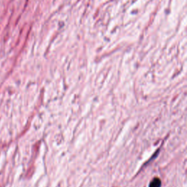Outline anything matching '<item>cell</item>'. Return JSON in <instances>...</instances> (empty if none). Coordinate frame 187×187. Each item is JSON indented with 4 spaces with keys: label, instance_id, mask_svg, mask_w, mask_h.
Segmentation results:
<instances>
[{
    "label": "cell",
    "instance_id": "obj_1",
    "mask_svg": "<svg viewBox=\"0 0 187 187\" xmlns=\"http://www.w3.org/2000/svg\"><path fill=\"white\" fill-rule=\"evenodd\" d=\"M162 186V181L159 178H154L151 181L148 187H161Z\"/></svg>",
    "mask_w": 187,
    "mask_h": 187
}]
</instances>
